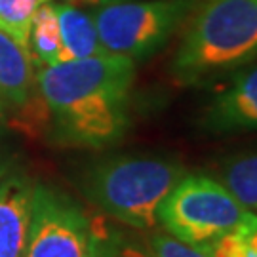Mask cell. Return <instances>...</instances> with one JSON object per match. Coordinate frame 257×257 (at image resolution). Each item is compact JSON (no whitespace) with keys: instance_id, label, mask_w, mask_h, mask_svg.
I'll return each mask as SVG.
<instances>
[{"instance_id":"cell-16","label":"cell","mask_w":257,"mask_h":257,"mask_svg":"<svg viewBox=\"0 0 257 257\" xmlns=\"http://www.w3.org/2000/svg\"><path fill=\"white\" fill-rule=\"evenodd\" d=\"M251 229L232 230L202 246L210 257H249L248 232Z\"/></svg>"},{"instance_id":"cell-7","label":"cell","mask_w":257,"mask_h":257,"mask_svg":"<svg viewBox=\"0 0 257 257\" xmlns=\"http://www.w3.org/2000/svg\"><path fill=\"white\" fill-rule=\"evenodd\" d=\"M202 128L211 136L257 130V61L221 78L202 110Z\"/></svg>"},{"instance_id":"cell-9","label":"cell","mask_w":257,"mask_h":257,"mask_svg":"<svg viewBox=\"0 0 257 257\" xmlns=\"http://www.w3.org/2000/svg\"><path fill=\"white\" fill-rule=\"evenodd\" d=\"M35 93V73L31 55L12 37L0 31V114L23 110Z\"/></svg>"},{"instance_id":"cell-13","label":"cell","mask_w":257,"mask_h":257,"mask_svg":"<svg viewBox=\"0 0 257 257\" xmlns=\"http://www.w3.org/2000/svg\"><path fill=\"white\" fill-rule=\"evenodd\" d=\"M27 52L31 59H35L40 67L59 63L61 37H59V23L54 4L48 2L37 10L29 29Z\"/></svg>"},{"instance_id":"cell-10","label":"cell","mask_w":257,"mask_h":257,"mask_svg":"<svg viewBox=\"0 0 257 257\" xmlns=\"http://www.w3.org/2000/svg\"><path fill=\"white\" fill-rule=\"evenodd\" d=\"M55 12H57L59 37H61L59 63L107 54L101 46L92 16H88L86 12L78 10L73 4H57Z\"/></svg>"},{"instance_id":"cell-6","label":"cell","mask_w":257,"mask_h":257,"mask_svg":"<svg viewBox=\"0 0 257 257\" xmlns=\"http://www.w3.org/2000/svg\"><path fill=\"white\" fill-rule=\"evenodd\" d=\"M25 257H90V217L71 196L35 185Z\"/></svg>"},{"instance_id":"cell-18","label":"cell","mask_w":257,"mask_h":257,"mask_svg":"<svg viewBox=\"0 0 257 257\" xmlns=\"http://www.w3.org/2000/svg\"><path fill=\"white\" fill-rule=\"evenodd\" d=\"M76 2H90V4H110V2H120V0H76Z\"/></svg>"},{"instance_id":"cell-17","label":"cell","mask_w":257,"mask_h":257,"mask_svg":"<svg viewBox=\"0 0 257 257\" xmlns=\"http://www.w3.org/2000/svg\"><path fill=\"white\" fill-rule=\"evenodd\" d=\"M10 164H12V156H10L6 149L0 145V179L10 174V168H12Z\"/></svg>"},{"instance_id":"cell-2","label":"cell","mask_w":257,"mask_h":257,"mask_svg":"<svg viewBox=\"0 0 257 257\" xmlns=\"http://www.w3.org/2000/svg\"><path fill=\"white\" fill-rule=\"evenodd\" d=\"M172 74L185 86L217 82L257 59V0H196Z\"/></svg>"},{"instance_id":"cell-20","label":"cell","mask_w":257,"mask_h":257,"mask_svg":"<svg viewBox=\"0 0 257 257\" xmlns=\"http://www.w3.org/2000/svg\"><path fill=\"white\" fill-rule=\"evenodd\" d=\"M0 118H2V114H0Z\"/></svg>"},{"instance_id":"cell-12","label":"cell","mask_w":257,"mask_h":257,"mask_svg":"<svg viewBox=\"0 0 257 257\" xmlns=\"http://www.w3.org/2000/svg\"><path fill=\"white\" fill-rule=\"evenodd\" d=\"M219 181L244 208L257 213V151L227 156L219 164Z\"/></svg>"},{"instance_id":"cell-8","label":"cell","mask_w":257,"mask_h":257,"mask_svg":"<svg viewBox=\"0 0 257 257\" xmlns=\"http://www.w3.org/2000/svg\"><path fill=\"white\" fill-rule=\"evenodd\" d=\"M35 183L21 174L0 179V257H25Z\"/></svg>"},{"instance_id":"cell-14","label":"cell","mask_w":257,"mask_h":257,"mask_svg":"<svg viewBox=\"0 0 257 257\" xmlns=\"http://www.w3.org/2000/svg\"><path fill=\"white\" fill-rule=\"evenodd\" d=\"M50 0H0V31L27 50L29 29L37 10Z\"/></svg>"},{"instance_id":"cell-1","label":"cell","mask_w":257,"mask_h":257,"mask_svg":"<svg viewBox=\"0 0 257 257\" xmlns=\"http://www.w3.org/2000/svg\"><path fill=\"white\" fill-rule=\"evenodd\" d=\"M136 61L101 54L42 67L38 92L65 145L101 149L124 138Z\"/></svg>"},{"instance_id":"cell-5","label":"cell","mask_w":257,"mask_h":257,"mask_svg":"<svg viewBox=\"0 0 257 257\" xmlns=\"http://www.w3.org/2000/svg\"><path fill=\"white\" fill-rule=\"evenodd\" d=\"M194 2L196 0H120L105 4L93 16L103 50L132 61L147 59L187 21Z\"/></svg>"},{"instance_id":"cell-11","label":"cell","mask_w":257,"mask_h":257,"mask_svg":"<svg viewBox=\"0 0 257 257\" xmlns=\"http://www.w3.org/2000/svg\"><path fill=\"white\" fill-rule=\"evenodd\" d=\"M90 257H153L149 242L112 227L105 217L90 219Z\"/></svg>"},{"instance_id":"cell-15","label":"cell","mask_w":257,"mask_h":257,"mask_svg":"<svg viewBox=\"0 0 257 257\" xmlns=\"http://www.w3.org/2000/svg\"><path fill=\"white\" fill-rule=\"evenodd\" d=\"M153 257H210L202 246H193L174 238L168 232H155L149 238Z\"/></svg>"},{"instance_id":"cell-3","label":"cell","mask_w":257,"mask_h":257,"mask_svg":"<svg viewBox=\"0 0 257 257\" xmlns=\"http://www.w3.org/2000/svg\"><path fill=\"white\" fill-rule=\"evenodd\" d=\"M187 174L183 164L162 156H112L95 164L84 179V193L120 225L151 230L158 208Z\"/></svg>"},{"instance_id":"cell-4","label":"cell","mask_w":257,"mask_h":257,"mask_svg":"<svg viewBox=\"0 0 257 257\" xmlns=\"http://www.w3.org/2000/svg\"><path fill=\"white\" fill-rule=\"evenodd\" d=\"M158 223L174 238L206 246L227 232L257 227V213L244 208L219 179L185 174L160 204Z\"/></svg>"},{"instance_id":"cell-19","label":"cell","mask_w":257,"mask_h":257,"mask_svg":"<svg viewBox=\"0 0 257 257\" xmlns=\"http://www.w3.org/2000/svg\"><path fill=\"white\" fill-rule=\"evenodd\" d=\"M249 257H257V249H251V251H249Z\"/></svg>"}]
</instances>
